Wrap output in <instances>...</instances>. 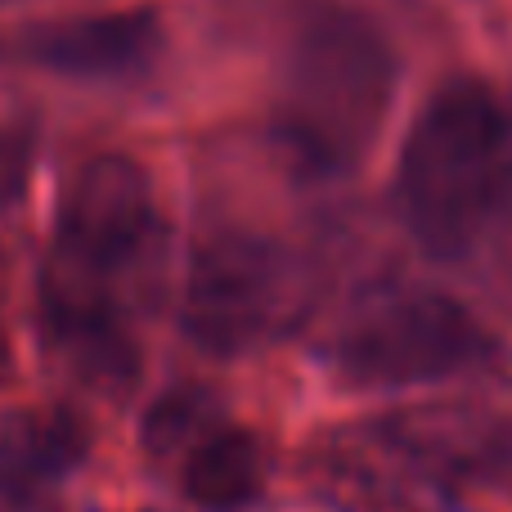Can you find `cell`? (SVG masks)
<instances>
[{
    "label": "cell",
    "mask_w": 512,
    "mask_h": 512,
    "mask_svg": "<svg viewBox=\"0 0 512 512\" xmlns=\"http://www.w3.org/2000/svg\"><path fill=\"white\" fill-rule=\"evenodd\" d=\"M158 248V198L149 171L122 153H99L72 171L41 283V319L54 351L99 387H126L140 346L126 324L122 283Z\"/></svg>",
    "instance_id": "obj_1"
},
{
    "label": "cell",
    "mask_w": 512,
    "mask_h": 512,
    "mask_svg": "<svg viewBox=\"0 0 512 512\" xmlns=\"http://www.w3.org/2000/svg\"><path fill=\"white\" fill-rule=\"evenodd\" d=\"M508 117L495 90L454 77L432 90L414 117L396 167V203L432 256H459L477 243L508 185Z\"/></svg>",
    "instance_id": "obj_2"
},
{
    "label": "cell",
    "mask_w": 512,
    "mask_h": 512,
    "mask_svg": "<svg viewBox=\"0 0 512 512\" xmlns=\"http://www.w3.org/2000/svg\"><path fill=\"white\" fill-rule=\"evenodd\" d=\"M396 90V54L369 18L324 9L301 27L279 104V140L301 171L346 176L378 140Z\"/></svg>",
    "instance_id": "obj_3"
},
{
    "label": "cell",
    "mask_w": 512,
    "mask_h": 512,
    "mask_svg": "<svg viewBox=\"0 0 512 512\" xmlns=\"http://www.w3.org/2000/svg\"><path fill=\"white\" fill-rule=\"evenodd\" d=\"M481 445L445 418H373L319 445L315 486L337 512H445L481 477Z\"/></svg>",
    "instance_id": "obj_4"
},
{
    "label": "cell",
    "mask_w": 512,
    "mask_h": 512,
    "mask_svg": "<svg viewBox=\"0 0 512 512\" xmlns=\"http://www.w3.org/2000/svg\"><path fill=\"white\" fill-rule=\"evenodd\" d=\"M490 346V333L454 297L400 292L351 319L337 337V373L355 387H414L477 369Z\"/></svg>",
    "instance_id": "obj_5"
},
{
    "label": "cell",
    "mask_w": 512,
    "mask_h": 512,
    "mask_svg": "<svg viewBox=\"0 0 512 512\" xmlns=\"http://www.w3.org/2000/svg\"><path fill=\"white\" fill-rule=\"evenodd\" d=\"M292 270L274 243L248 230L198 239L185 279V333L212 355H243L283 324Z\"/></svg>",
    "instance_id": "obj_6"
},
{
    "label": "cell",
    "mask_w": 512,
    "mask_h": 512,
    "mask_svg": "<svg viewBox=\"0 0 512 512\" xmlns=\"http://www.w3.org/2000/svg\"><path fill=\"white\" fill-rule=\"evenodd\" d=\"M149 450L180 463V495L203 512H248L265 490V450L248 427L212 418L194 396H171L149 418Z\"/></svg>",
    "instance_id": "obj_7"
},
{
    "label": "cell",
    "mask_w": 512,
    "mask_h": 512,
    "mask_svg": "<svg viewBox=\"0 0 512 512\" xmlns=\"http://www.w3.org/2000/svg\"><path fill=\"white\" fill-rule=\"evenodd\" d=\"M167 32L153 9L54 18L27 32V59L72 81H135L158 68Z\"/></svg>",
    "instance_id": "obj_8"
},
{
    "label": "cell",
    "mask_w": 512,
    "mask_h": 512,
    "mask_svg": "<svg viewBox=\"0 0 512 512\" xmlns=\"http://www.w3.org/2000/svg\"><path fill=\"white\" fill-rule=\"evenodd\" d=\"M86 454L68 414H18L0 423V512H50V495Z\"/></svg>",
    "instance_id": "obj_9"
},
{
    "label": "cell",
    "mask_w": 512,
    "mask_h": 512,
    "mask_svg": "<svg viewBox=\"0 0 512 512\" xmlns=\"http://www.w3.org/2000/svg\"><path fill=\"white\" fill-rule=\"evenodd\" d=\"M27 171H32V149H27V140L14 131H0V216L23 198Z\"/></svg>",
    "instance_id": "obj_10"
},
{
    "label": "cell",
    "mask_w": 512,
    "mask_h": 512,
    "mask_svg": "<svg viewBox=\"0 0 512 512\" xmlns=\"http://www.w3.org/2000/svg\"><path fill=\"white\" fill-rule=\"evenodd\" d=\"M481 477L512 490V423L486 432V445H481Z\"/></svg>",
    "instance_id": "obj_11"
},
{
    "label": "cell",
    "mask_w": 512,
    "mask_h": 512,
    "mask_svg": "<svg viewBox=\"0 0 512 512\" xmlns=\"http://www.w3.org/2000/svg\"><path fill=\"white\" fill-rule=\"evenodd\" d=\"M9 364H14V346H9V333H5V319H0V382H5Z\"/></svg>",
    "instance_id": "obj_12"
}]
</instances>
